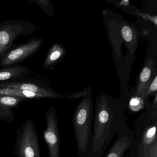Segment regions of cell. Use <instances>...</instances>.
<instances>
[{
	"mask_svg": "<svg viewBox=\"0 0 157 157\" xmlns=\"http://www.w3.org/2000/svg\"><path fill=\"white\" fill-rule=\"evenodd\" d=\"M120 98L101 93L95 98L90 157H102L115 135L126 124Z\"/></svg>",
	"mask_w": 157,
	"mask_h": 157,
	"instance_id": "obj_1",
	"label": "cell"
},
{
	"mask_svg": "<svg viewBox=\"0 0 157 157\" xmlns=\"http://www.w3.org/2000/svg\"><path fill=\"white\" fill-rule=\"evenodd\" d=\"M144 108L136 121L129 157H157V110L151 108L148 103Z\"/></svg>",
	"mask_w": 157,
	"mask_h": 157,
	"instance_id": "obj_2",
	"label": "cell"
},
{
	"mask_svg": "<svg viewBox=\"0 0 157 157\" xmlns=\"http://www.w3.org/2000/svg\"><path fill=\"white\" fill-rule=\"evenodd\" d=\"M78 104L72 116V124L78 157H90L93 142V100L90 87Z\"/></svg>",
	"mask_w": 157,
	"mask_h": 157,
	"instance_id": "obj_3",
	"label": "cell"
},
{
	"mask_svg": "<svg viewBox=\"0 0 157 157\" xmlns=\"http://www.w3.org/2000/svg\"><path fill=\"white\" fill-rule=\"evenodd\" d=\"M13 154L17 157H41L36 126L28 119L16 130Z\"/></svg>",
	"mask_w": 157,
	"mask_h": 157,
	"instance_id": "obj_4",
	"label": "cell"
},
{
	"mask_svg": "<svg viewBox=\"0 0 157 157\" xmlns=\"http://www.w3.org/2000/svg\"><path fill=\"white\" fill-rule=\"evenodd\" d=\"M37 28L29 21L6 20L0 22V58L16 46L19 37L30 35Z\"/></svg>",
	"mask_w": 157,
	"mask_h": 157,
	"instance_id": "obj_5",
	"label": "cell"
},
{
	"mask_svg": "<svg viewBox=\"0 0 157 157\" xmlns=\"http://www.w3.org/2000/svg\"><path fill=\"white\" fill-rule=\"evenodd\" d=\"M44 41L41 37L34 36L27 43L14 48L0 58V67H10L18 65L37 52Z\"/></svg>",
	"mask_w": 157,
	"mask_h": 157,
	"instance_id": "obj_6",
	"label": "cell"
},
{
	"mask_svg": "<svg viewBox=\"0 0 157 157\" xmlns=\"http://www.w3.org/2000/svg\"><path fill=\"white\" fill-rule=\"evenodd\" d=\"M46 127L43 138L48 148V157H60V138L56 108L51 105L46 111Z\"/></svg>",
	"mask_w": 157,
	"mask_h": 157,
	"instance_id": "obj_7",
	"label": "cell"
},
{
	"mask_svg": "<svg viewBox=\"0 0 157 157\" xmlns=\"http://www.w3.org/2000/svg\"><path fill=\"white\" fill-rule=\"evenodd\" d=\"M2 88L28 91L44 95L47 98L58 99L66 98V95L56 91L46 82L38 80L31 79L28 78L0 82V89Z\"/></svg>",
	"mask_w": 157,
	"mask_h": 157,
	"instance_id": "obj_8",
	"label": "cell"
},
{
	"mask_svg": "<svg viewBox=\"0 0 157 157\" xmlns=\"http://www.w3.org/2000/svg\"><path fill=\"white\" fill-rule=\"evenodd\" d=\"M134 138V132L126 124L117 133L113 143L102 157H127Z\"/></svg>",
	"mask_w": 157,
	"mask_h": 157,
	"instance_id": "obj_9",
	"label": "cell"
},
{
	"mask_svg": "<svg viewBox=\"0 0 157 157\" xmlns=\"http://www.w3.org/2000/svg\"><path fill=\"white\" fill-rule=\"evenodd\" d=\"M157 74L156 69L154 67V61L151 59H149L140 73L136 90L131 97L141 98L147 87Z\"/></svg>",
	"mask_w": 157,
	"mask_h": 157,
	"instance_id": "obj_10",
	"label": "cell"
},
{
	"mask_svg": "<svg viewBox=\"0 0 157 157\" xmlns=\"http://www.w3.org/2000/svg\"><path fill=\"white\" fill-rule=\"evenodd\" d=\"M31 71L25 66L17 65L0 69V82L26 78Z\"/></svg>",
	"mask_w": 157,
	"mask_h": 157,
	"instance_id": "obj_11",
	"label": "cell"
},
{
	"mask_svg": "<svg viewBox=\"0 0 157 157\" xmlns=\"http://www.w3.org/2000/svg\"><path fill=\"white\" fill-rule=\"evenodd\" d=\"M66 53V49L61 45L57 44L53 45L43 63V68L54 69V66L63 58Z\"/></svg>",
	"mask_w": 157,
	"mask_h": 157,
	"instance_id": "obj_12",
	"label": "cell"
},
{
	"mask_svg": "<svg viewBox=\"0 0 157 157\" xmlns=\"http://www.w3.org/2000/svg\"><path fill=\"white\" fill-rule=\"evenodd\" d=\"M0 94L10 95L21 97L25 100L27 99H44L47 98L46 96L39 94L35 93L28 91L23 90L15 89H9V88H2L0 89Z\"/></svg>",
	"mask_w": 157,
	"mask_h": 157,
	"instance_id": "obj_13",
	"label": "cell"
},
{
	"mask_svg": "<svg viewBox=\"0 0 157 157\" xmlns=\"http://www.w3.org/2000/svg\"><path fill=\"white\" fill-rule=\"evenodd\" d=\"M25 100L21 97L0 94V105L9 109L16 107L20 103Z\"/></svg>",
	"mask_w": 157,
	"mask_h": 157,
	"instance_id": "obj_14",
	"label": "cell"
},
{
	"mask_svg": "<svg viewBox=\"0 0 157 157\" xmlns=\"http://www.w3.org/2000/svg\"><path fill=\"white\" fill-rule=\"evenodd\" d=\"M157 75L154 77V78L151 81L149 85L148 86L144 92L143 94L141 96V101L144 104V107L148 103V100L149 98L151 96H153L157 93Z\"/></svg>",
	"mask_w": 157,
	"mask_h": 157,
	"instance_id": "obj_15",
	"label": "cell"
},
{
	"mask_svg": "<svg viewBox=\"0 0 157 157\" xmlns=\"http://www.w3.org/2000/svg\"><path fill=\"white\" fill-rule=\"evenodd\" d=\"M28 1L35 3L43 11L49 16L54 15V8L51 2L48 0H28Z\"/></svg>",
	"mask_w": 157,
	"mask_h": 157,
	"instance_id": "obj_16",
	"label": "cell"
},
{
	"mask_svg": "<svg viewBox=\"0 0 157 157\" xmlns=\"http://www.w3.org/2000/svg\"><path fill=\"white\" fill-rule=\"evenodd\" d=\"M15 117L12 110L0 105V119L12 123L14 121Z\"/></svg>",
	"mask_w": 157,
	"mask_h": 157,
	"instance_id": "obj_17",
	"label": "cell"
},
{
	"mask_svg": "<svg viewBox=\"0 0 157 157\" xmlns=\"http://www.w3.org/2000/svg\"><path fill=\"white\" fill-rule=\"evenodd\" d=\"M122 35L126 42H130L133 39V33L129 26L125 25L122 28Z\"/></svg>",
	"mask_w": 157,
	"mask_h": 157,
	"instance_id": "obj_18",
	"label": "cell"
},
{
	"mask_svg": "<svg viewBox=\"0 0 157 157\" xmlns=\"http://www.w3.org/2000/svg\"><path fill=\"white\" fill-rule=\"evenodd\" d=\"M136 14H138L139 15L140 17L143 18V19H146V20H148L149 21H151L152 22V23L155 25H157V16H151L150 15H148V14H144V13H141L139 11H136Z\"/></svg>",
	"mask_w": 157,
	"mask_h": 157,
	"instance_id": "obj_19",
	"label": "cell"
},
{
	"mask_svg": "<svg viewBox=\"0 0 157 157\" xmlns=\"http://www.w3.org/2000/svg\"><path fill=\"white\" fill-rule=\"evenodd\" d=\"M87 92L86 88L84 89L83 91L80 92L78 93L72 94H71L66 95V98H68L70 99H77V98H80V97H83L85 96Z\"/></svg>",
	"mask_w": 157,
	"mask_h": 157,
	"instance_id": "obj_20",
	"label": "cell"
}]
</instances>
